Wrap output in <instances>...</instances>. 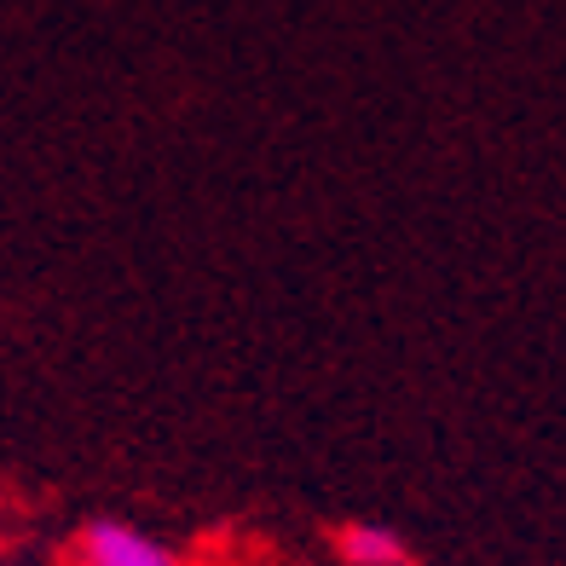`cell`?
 Returning a JSON list of instances; mask_svg holds the SVG:
<instances>
[{
  "mask_svg": "<svg viewBox=\"0 0 566 566\" xmlns=\"http://www.w3.org/2000/svg\"><path fill=\"white\" fill-rule=\"evenodd\" d=\"M336 549L347 566H405V544L388 526H342Z\"/></svg>",
  "mask_w": 566,
  "mask_h": 566,
  "instance_id": "cell-2",
  "label": "cell"
},
{
  "mask_svg": "<svg viewBox=\"0 0 566 566\" xmlns=\"http://www.w3.org/2000/svg\"><path fill=\"white\" fill-rule=\"evenodd\" d=\"M75 566H179V555L127 521H93L75 537Z\"/></svg>",
  "mask_w": 566,
  "mask_h": 566,
  "instance_id": "cell-1",
  "label": "cell"
}]
</instances>
